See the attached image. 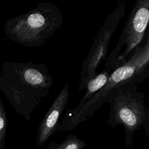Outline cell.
<instances>
[{
  "mask_svg": "<svg viewBox=\"0 0 149 149\" xmlns=\"http://www.w3.org/2000/svg\"><path fill=\"white\" fill-rule=\"evenodd\" d=\"M69 83L65 84L42 119L37 131L36 144L40 147L56 133L59 119L69 98Z\"/></svg>",
  "mask_w": 149,
  "mask_h": 149,
  "instance_id": "cell-7",
  "label": "cell"
},
{
  "mask_svg": "<svg viewBox=\"0 0 149 149\" xmlns=\"http://www.w3.org/2000/svg\"><path fill=\"white\" fill-rule=\"evenodd\" d=\"M86 146V143L84 140L79 139L73 134H69L62 143H50L47 149H84Z\"/></svg>",
  "mask_w": 149,
  "mask_h": 149,
  "instance_id": "cell-9",
  "label": "cell"
},
{
  "mask_svg": "<svg viewBox=\"0 0 149 149\" xmlns=\"http://www.w3.org/2000/svg\"><path fill=\"white\" fill-rule=\"evenodd\" d=\"M8 119L5 106L0 98V149H4Z\"/></svg>",
  "mask_w": 149,
  "mask_h": 149,
  "instance_id": "cell-10",
  "label": "cell"
},
{
  "mask_svg": "<svg viewBox=\"0 0 149 149\" xmlns=\"http://www.w3.org/2000/svg\"><path fill=\"white\" fill-rule=\"evenodd\" d=\"M149 20V0H137L116 47L106 58L105 68L113 71L123 65L142 42Z\"/></svg>",
  "mask_w": 149,
  "mask_h": 149,
  "instance_id": "cell-5",
  "label": "cell"
},
{
  "mask_svg": "<svg viewBox=\"0 0 149 149\" xmlns=\"http://www.w3.org/2000/svg\"><path fill=\"white\" fill-rule=\"evenodd\" d=\"M126 9V1L118 0L114 10L107 17L97 34L90 52L82 63L79 92L85 90L88 81L97 74V69L100 62L106 60L110 40L119 22L124 17Z\"/></svg>",
  "mask_w": 149,
  "mask_h": 149,
  "instance_id": "cell-6",
  "label": "cell"
},
{
  "mask_svg": "<svg viewBox=\"0 0 149 149\" xmlns=\"http://www.w3.org/2000/svg\"><path fill=\"white\" fill-rule=\"evenodd\" d=\"M149 36L147 33L141 44L128 57L126 62L110 74L105 85L90 99L74 108L66 109L64 118L59 123L57 132L74 129L80 123L87 120L95 112L105 103L107 94L112 88L131 79L142 83L149 76Z\"/></svg>",
  "mask_w": 149,
  "mask_h": 149,
  "instance_id": "cell-2",
  "label": "cell"
},
{
  "mask_svg": "<svg viewBox=\"0 0 149 149\" xmlns=\"http://www.w3.org/2000/svg\"><path fill=\"white\" fill-rule=\"evenodd\" d=\"M112 72L111 69L104 68L101 73H97L93 79L89 80L85 88V94L80 100L78 105L82 104L90 99L97 91L102 88L107 83Z\"/></svg>",
  "mask_w": 149,
  "mask_h": 149,
  "instance_id": "cell-8",
  "label": "cell"
},
{
  "mask_svg": "<svg viewBox=\"0 0 149 149\" xmlns=\"http://www.w3.org/2000/svg\"><path fill=\"white\" fill-rule=\"evenodd\" d=\"M141 83L136 79L121 83L109 90L105 98L110 108L107 124L112 128L118 125L123 126L127 147L132 146L133 135L141 127L147 137L149 133V108L144 93L137 90Z\"/></svg>",
  "mask_w": 149,
  "mask_h": 149,
  "instance_id": "cell-3",
  "label": "cell"
},
{
  "mask_svg": "<svg viewBox=\"0 0 149 149\" xmlns=\"http://www.w3.org/2000/svg\"><path fill=\"white\" fill-rule=\"evenodd\" d=\"M53 84L46 64L5 62L1 65L0 90L16 112L29 120Z\"/></svg>",
  "mask_w": 149,
  "mask_h": 149,
  "instance_id": "cell-1",
  "label": "cell"
},
{
  "mask_svg": "<svg viewBox=\"0 0 149 149\" xmlns=\"http://www.w3.org/2000/svg\"><path fill=\"white\" fill-rule=\"evenodd\" d=\"M61 9L52 3L41 2L28 12L6 20L4 31L13 41L29 47H40L62 24Z\"/></svg>",
  "mask_w": 149,
  "mask_h": 149,
  "instance_id": "cell-4",
  "label": "cell"
}]
</instances>
